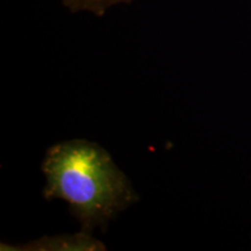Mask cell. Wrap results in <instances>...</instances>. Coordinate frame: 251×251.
Segmentation results:
<instances>
[{"instance_id": "6da1fadb", "label": "cell", "mask_w": 251, "mask_h": 251, "mask_svg": "<svg viewBox=\"0 0 251 251\" xmlns=\"http://www.w3.org/2000/svg\"><path fill=\"white\" fill-rule=\"evenodd\" d=\"M41 169L47 179L43 198L68 202L83 231L106 228L139 201L127 176L98 143L78 139L56 143L47 150Z\"/></svg>"}, {"instance_id": "7a4b0ae2", "label": "cell", "mask_w": 251, "mask_h": 251, "mask_svg": "<svg viewBox=\"0 0 251 251\" xmlns=\"http://www.w3.org/2000/svg\"><path fill=\"white\" fill-rule=\"evenodd\" d=\"M1 244V250H24V251H97L106 250L105 244L94 238L91 233L81 230L74 235H57V236H43L39 240L31 241L23 246Z\"/></svg>"}, {"instance_id": "3957f363", "label": "cell", "mask_w": 251, "mask_h": 251, "mask_svg": "<svg viewBox=\"0 0 251 251\" xmlns=\"http://www.w3.org/2000/svg\"><path fill=\"white\" fill-rule=\"evenodd\" d=\"M134 0H62L63 5L72 13L91 12L97 17H102L112 6L119 4H130Z\"/></svg>"}]
</instances>
